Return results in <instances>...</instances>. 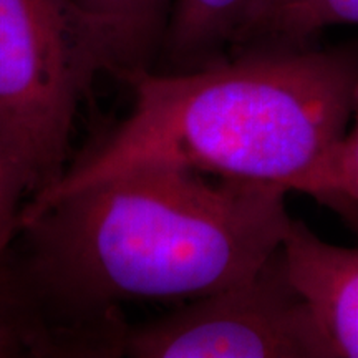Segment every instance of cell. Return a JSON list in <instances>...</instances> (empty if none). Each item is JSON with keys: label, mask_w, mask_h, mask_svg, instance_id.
Listing matches in <instances>:
<instances>
[{"label": "cell", "mask_w": 358, "mask_h": 358, "mask_svg": "<svg viewBox=\"0 0 358 358\" xmlns=\"http://www.w3.org/2000/svg\"><path fill=\"white\" fill-rule=\"evenodd\" d=\"M143 166L58 199L2 256L50 357H120L129 302L192 301L252 275L284 243V187Z\"/></svg>", "instance_id": "cell-1"}, {"label": "cell", "mask_w": 358, "mask_h": 358, "mask_svg": "<svg viewBox=\"0 0 358 358\" xmlns=\"http://www.w3.org/2000/svg\"><path fill=\"white\" fill-rule=\"evenodd\" d=\"M128 116L27 199L19 227L55 201L143 166H179L306 194L358 106V40L250 48L191 71L122 78Z\"/></svg>", "instance_id": "cell-2"}, {"label": "cell", "mask_w": 358, "mask_h": 358, "mask_svg": "<svg viewBox=\"0 0 358 358\" xmlns=\"http://www.w3.org/2000/svg\"><path fill=\"white\" fill-rule=\"evenodd\" d=\"M108 60L70 0H0V129L30 196L69 166L78 108Z\"/></svg>", "instance_id": "cell-3"}, {"label": "cell", "mask_w": 358, "mask_h": 358, "mask_svg": "<svg viewBox=\"0 0 358 358\" xmlns=\"http://www.w3.org/2000/svg\"><path fill=\"white\" fill-rule=\"evenodd\" d=\"M128 358H329L315 317L290 280L282 245L252 275L128 325Z\"/></svg>", "instance_id": "cell-4"}, {"label": "cell", "mask_w": 358, "mask_h": 358, "mask_svg": "<svg viewBox=\"0 0 358 358\" xmlns=\"http://www.w3.org/2000/svg\"><path fill=\"white\" fill-rule=\"evenodd\" d=\"M290 280L303 295L329 358H358V248L330 244L301 219L282 243Z\"/></svg>", "instance_id": "cell-5"}, {"label": "cell", "mask_w": 358, "mask_h": 358, "mask_svg": "<svg viewBox=\"0 0 358 358\" xmlns=\"http://www.w3.org/2000/svg\"><path fill=\"white\" fill-rule=\"evenodd\" d=\"M101 43L120 80L158 62L174 0H70Z\"/></svg>", "instance_id": "cell-6"}, {"label": "cell", "mask_w": 358, "mask_h": 358, "mask_svg": "<svg viewBox=\"0 0 358 358\" xmlns=\"http://www.w3.org/2000/svg\"><path fill=\"white\" fill-rule=\"evenodd\" d=\"M262 0H174L155 70L191 71L229 55Z\"/></svg>", "instance_id": "cell-7"}, {"label": "cell", "mask_w": 358, "mask_h": 358, "mask_svg": "<svg viewBox=\"0 0 358 358\" xmlns=\"http://www.w3.org/2000/svg\"><path fill=\"white\" fill-rule=\"evenodd\" d=\"M335 25H358V0H262L231 53L320 43Z\"/></svg>", "instance_id": "cell-8"}, {"label": "cell", "mask_w": 358, "mask_h": 358, "mask_svg": "<svg viewBox=\"0 0 358 358\" xmlns=\"http://www.w3.org/2000/svg\"><path fill=\"white\" fill-rule=\"evenodd\" d=\"M306 194L337 213L358 236V106L347 133L327 156Z\"/></svg>", "instance_id": "cell-9"}, {"label": "cell", "mask_w": 358, "mask_h": 358, "mask_svg": "<svg viewBox=\"0 0 358 358\" xmlns=\"http://www.w3.org/2000/svg\"><path fill=\"white\" fill-rule=\"evenodd\" d=\"M29 199L24 174L0 129V257L19 234L20 213Z\"/></svg>", "instance_id": "cell-10"}, {"label": "cell", "mask_w": 358, "mask_h": 358, "mask_svg": "<svg viewBox=\"0 0 358 358\" xmlns=\"http://www.w3.org/2000/svg\"><path fill=\"white\" fill-rule=\"evenodd\" d=\"M19 357H42L38 340L19 319L0 313V358Z\"/></svg>", "instance_id": "cell-11"}, {"label": "cell", "mask_w": 358, "mask_h": 358, "mask_svg": "<svg viewBox=\"0 0 358 358\" xmlns=\"http://www.w3.org/2000/svg\"><path fill=\"white\" fill-rule=\"evenodd\" d=\"M3 307V292H2V280H0V310Z\"/></svg>", "instance_id": "cell-12"}]
</instances>
